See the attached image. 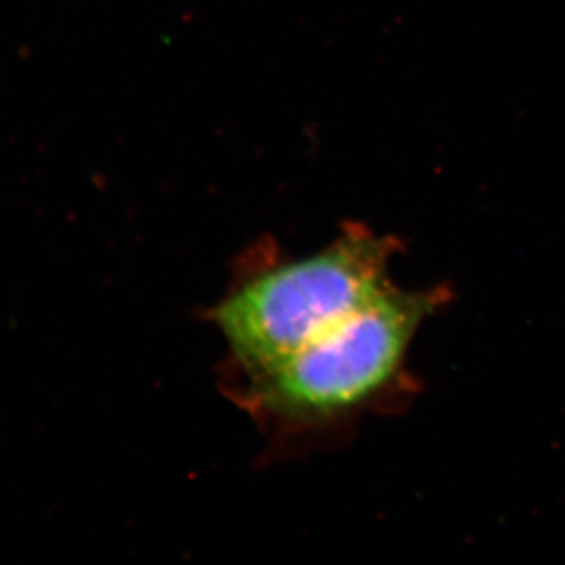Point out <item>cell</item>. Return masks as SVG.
<instances>
[{
    "instance_id": "6da1fadb",
    "label": "cell",
    "mask_w": 565,
    "mask_h": 565,
    "mask_svg": "<svg viewBox=\"0 0 565 565\" xmlns=\"http://www.w3.org/2000/svg\"><path fill=\"white\" fill-rule=\"evenodd\" d=\"M396 239L351 225L322 250L263 263L237 278L207 318L239 377L263 373L388 291Z\"/></svg>"
},
{
    "instance_id": "7a4b0ae2",
    "label": "cell",
    "mask_w": 565,
    "mask_h": 565,
    "mask_svg": "<svg viewBox=\"0 0 565 565\" xmlns=\"http://www.w3.org/2000/svg\"><path fill=\"white\" fill-rule=\"evenodd\" d=\"M444 302V289L415 292L392 286L282 362L236 377L230 386L233 399L285 433L337 422L390 384L416 329Z\"/></svg>"
}]
</instances>
